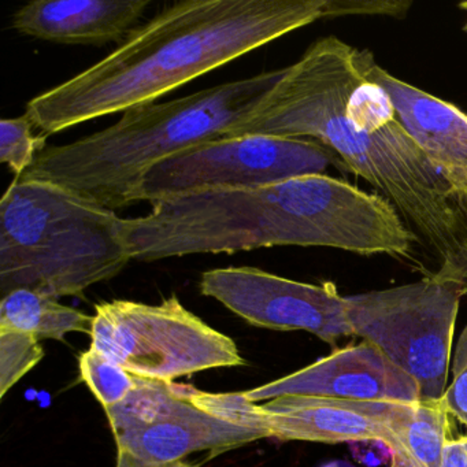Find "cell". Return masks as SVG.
I'll list each match as a JSON object with an SVG mask.
<instances>
[{
  "label": "cell",
  "mask_w": 467,
  "mask_h": 467,
  "mask_svg": "<svg viewBox=\"0 0 467 467\" xmlns=\"http://www.w3.org/2000/svg\"><path fill=\"white\" fill-rule=\"evenodd\" d=\"M116 467H198L195 464L185 463V462L179 461L174 463L169 464H150L146 462L140 461V459L135 458V456L128 453L127 451L119 450V455H117V466Z\"/></svg>",
  "instance_id": "cell-22"
},
{
  "label": "cell",
  "mask_w": 467,
  "mask_h": 467,
  "mask_svg": "<svg viewBox=\"0 0 467 467\" xmlns=\"http://www.w3.org/2000/svg\"><path fill=\"white\" fill-rule=\"evenodd\" d=\"M466 292L431 275L418 283L344 297L354 336L376 347L420 387L442 400L459 303Z\"/></svg>",
  "instance_id": "cell-6"
},
{
  "label": "cell",
  "mask_w": 467,
  "mask_h": 467,
  "mask_svg": "<svg viewBox=\"0 0 467 467\" xmlns=\"http://www.w3.org/2000/svg\"><path fill=\"white\" fill-rule=\"evenodd\" d=\"M444 400L396 403L390 428L417 467H442L450 431Z\"/></svg>",
  "instance_id": "cell-16"
},
{
  "label": "cell",
  "mask_w": 467,
  "mask_h": 467,
  "mask_svg": "<svg viewBox=\"0 0 467 467\" xmlns=\"http://www.w3.org/2000/svg\"><path fill=\"white\" fill-rule=\"evenodd\" d=\"M199 289L254 327L306 330L329 344L354 336L346 300L332 283L314 285L242 266L204 272Z\"/></svg>",
  "instance_id": "cell-11"
},
{
  "label": "cell",
  "mask_w": 467,
  "mask_h": 467,
  "mask_svg": "<svg viewBox=\"0 0 467 467\" xmlns=\"http://www.w3.org/2000/svg\"><path fill=\"white\" fill-rule=\"evenodd\" d=\"M188 398L204 411L229 422L264 431L280 441H382L403 451L390 418L399 401H359L288 395L255 404L243 392L207 393L185 385ZM404 452V451H403Z\"/></svg>",
  "instance_id": "cell-10"
},
{
  "label": "cell",
  "mask_w": 467,
  "mask_h": 467,
  "mask_svg": "<svg viewBox=\"0 0 467 467\" xmlns=\"http://www.w3.org/2000/svg\"><path fill=\"white\" fill-rule=\"evenodd\" d=\"M248 135L329 147L422 237L440 264L434 275L467 294V199L404 130L387 91L358 69L357 48L335 36L314 42L223 139Z\"/></svg>",
  "instance_id": "cell-1"
},
{
  "label": "cell",
  "mask_w": 467,
  "mask_h": 467,
  "mask_svg": "<svg viewBox=\"0 0 467 467\" xmlns=\"http://www.w3.org/2000/svg\"><path fill=\"white\" fill-rule=\"evenodd\" d=\"M150 0H34L13 16L18 34L67 46L124 42Z\"/></svg>",
  "instance_id": "cell-14"
},
{
  "label": "cell",
  "mask_w": 467,
  "mask_h": 467,
  "mask_svg": "<svg viewBox=\"0 0 467 467\" xmlns=\"http://www.w3.org/2000/svg\"><path fill=\"white\" fill-rule=\"evenodd\" d=\"M34 124L26 116L0 121V162L21 179L40 152L47 149V135H34Z\"/></svg>",
  "instance_id": "cell-18"
},
{
  "label": "cell",
  "mask_w": 467,
  "mask_h": 467,
  "mask_svg": "<svg viewBox=\"0 0 467 467\" xmlns=\"http://www.w3.org/2000/svg\"><path fill=\"white\" fill-rule=\"evenodd\" d=\"M81 379L105 409L128 398L136 387V376L95 348L80 357Z\"/></svg>",
  "instance_id": "cell-17"
},
{
  "label": "cell",
  "mask_w": 467,
  "mask_h": 467,
  "mask_svg": "<svg viewBox=\"0 0 467 467\" xmlns=\"http://www.w3.org/2000/svg\"><path fill=\"white\" fill-rule=\"evenodd\" d=\"M357 65L366 80L387 91L404 130L452 190L467 199V114L399 80L382 69L368 50L357 48Z\"/></svg>",
  "instance_id": "cell-13"
},
{
  "label": "cell",
  "mask_w": 467,
  "mask_h": 467,
  "mask_svg": "<svg viewBox=\"0 0 467 467\" xmlns=\"http://www.w3.org/2000/svg\"><path fill=\"white\" fill-rule=\"evenodd\" d=\"M119 450L150 464L182 461L196 451L231 450L266 439L264 431L215 417L196 406L185 385L136 376L124 401L108 407Z\"/></svg>",
  "instance_id": "cell-9"
},
{
  "label": "cell",
  "mask_w": 467,
  "mask_h": 467,
  "mask_svg": "<svg viewBox=\"0 0 467 467\" xmlns=\"http://www.w3.org/2000/svg\"><path fill=\"white\" fill-rule=\"evenodd\" d=\"M92 322L94 317L31 289H16L0 302V330L26 333L39 341H64L65 336L72 332L91 335Z\"/></svg>",
  "instance_id": "cell-15"
},
{
  "label": "cell",
  "mask_w": 467,
  "mask_h": 467,
  "mask_svg": "<svg viewBox=\"0 0 467 467\" xmlns=\"http://www.w3.org/2000/svg\"><path fill=\"white\" fill-rule=\"evenodd\" d=\"M92 348L143 379L173 382L198 371L245 365L236 343L179 297L161 305L113 300L95 306Z\"/></svg>",
  "instance_id": "cell-7"
},
{
  "label": "cell",
  "mask_w": 467,
  "mask_h": 467,
  "mask_svg": "<svg viewBox=\"0 0 467 467\" xmlns=\"http://www.w3.org/2000/svg\"><path fill=\"white\" fill-rule=\"evenodd\" d=\"M151 204L149 214L121 218L132 261L277 245L411 258L412 244L420 242L387 199L325 174L245 190L206 191Z\"/></svg>",
  "instance_id": "cell-2"
},
{
  "label": "cell",
  "mask_w": 467,
  "mask_h": 467,
  "mask_svg": "<svg viewBox=\"0 0 467 467\" xmlns=\"http://www.w3.org/2000/svg\"><path fill=\"white\" fill-rule=\"evenodd\" d=\"M243 395L254 403L288 395L399 403L420 400L417 381L366 341L337 349L302 370Z\"/></svg>",
  "instance_id": "cell-12"
},
{
  "label": "cell",
  "mask_w": 467,
  "mask_h": 467,
  "mask_svg": "<svg viewBox=\"0 0 467 467\" xmlns=\"http://www.w3.org/2000/svg\"><path fill=\"white\" fill-rule=\"evenodd\" d=\"M341 163L329 147L306 139L266 135L217 139L190 147L149 169L139 187V202L155 203L206 191L262 187L324 174L330 166Z\"/></svg>",
  "instance_id": "cell-8"
},
{
  "label": "cell",
  "mask_w": 467,
  "mask_h": 467,
  "mask_svg": "<svg viewBox=\"0 0 467 467\" xmlns=\"http://www.w3.org/2000/svg\"><path fill=\"white\" fill-rule=\"evenodd\" d=\"M281 75L283 69L270 70L125 111L100 132L47 147L21 179L50 182L113 212L132 206L149 169L196 144L223 139L258 108Z\"/></svg>",
  "instance_id": "cell-4"
},
{
  "label": "cell",
  "mask_w": 467,
  "mask_h": 467,
  "mask_svg": "<svg viewBox=\"0 0 467 467\" xmlns=\"http://www.w3.org/2000/svg\"><path fill=\"white\" fill-rule=\"evenodd\" d=\"M410 2L395 0H327V18L349 15H379L403 17L409 12Z\"/></svg>",
  "instance_id": "cell-21"
},
{
  "label": "cell",
  "mask_w": 467,
  "mask_h": 467,
  "mask_svg": "<svg viewBox=\"0 0 467 467\" xmlns=\"http://www.w3.org/2000/svg\"><path fill=\"white\" fill-rule=\"evenodd\" d=\"M327 0H185L136 26L110 56L35 97L43 135L151 105L169 92L327 18Z\"/></svg>",
  "instance_id": "cell-3"
},
{
  "label": "cell",
  "mask_w": 467,
  "mask_h": 467,
  "mask_svg": "<svg viewBox=\"0 0 467 467\" xmlns=\"http://www.w3.org/2000/svg\"><path fill=\"white\" fill-rule=\"evenodd\" d=\"M45 357L39 340L26 333L0 330V398Z\"/></svg>",
  "instance_id": "cell-19"
},
{
  "label": "cell",
  "mask_w": 467,
  "mask_h": 467,
  "mask_svg": "<svg viewBox=\"0 0 467 467\" xmlns=\"http://www.w3.org/2000/svg\"><path fill=\"white\" fill-rule=\"evenodd\" d=\"M442 400L448 412L467 426V327L456 344L453 379Z\"/></svg>",
  "instance_id": "cell-20"
},
{
  "label": "cell",
  "mask_w": 467,
  "mask_h": 467,
  "mask_svg": "<svg viewBox=\"0 0 467 467\" xmlns=\"http://www.w3.org/2000/svg\"><path fill=\"white\" fill-rule=\"evenodd\" d=\"M390 467H417V464L403 451H392V463H390Z\"/></svg>",
  "instance_id": "cell-23"
},
{
  "label": "cell",
  "mask_w": 467,
  "mask_h": 467,
  "mask_svg": "<svg viewBox=\"0 0 467 467\" xmlns=\"http://www.w3.org/2000/svg\"><path fill=\"white\" fill-rule=\"evenodd\" d=\"M132 261L113 210L50 182L16 179L0 202V295L81 296Z\"/></svg>",
  "instance_id": "cell-5"
}]
</instances>
